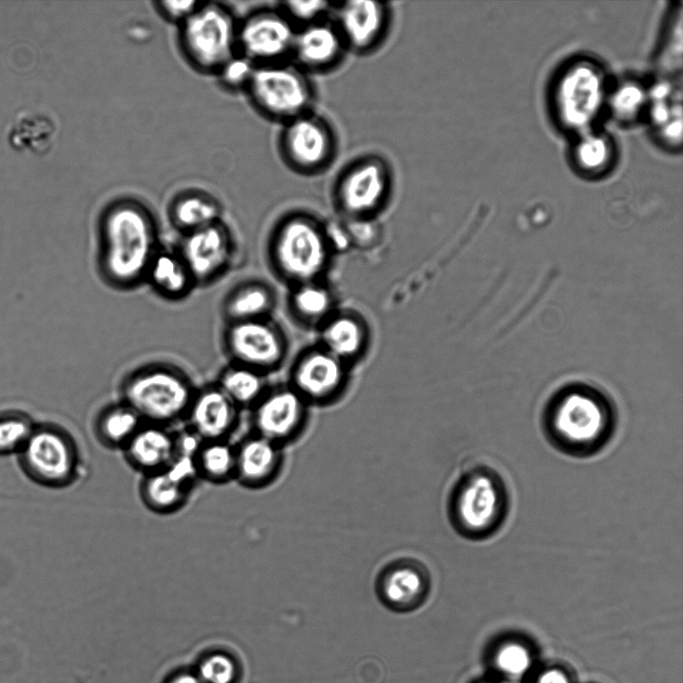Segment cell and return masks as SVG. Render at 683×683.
I'll return each instance as SVG.
<instances>
[{"label": "cell", "mask_w": 683, "mask_h": 683, "mask_svg": "<svg viewBox=\"0 0 683 683\" xmlns=\"http://www.w3.org/2000/svg\"><path fill=\"white\" fill-rule=\"evenodd\" d=\"M197 478L226 484L235 478V445L229 440L199 441L192 452Z\"/></svg>", "instance_id": "28"}, {"label": "cell", "mask_w": 683, "mask_h": 683, "mask_svg": "<svg viewBox=\"0 0 683 683\" xmlns=\"http://www.w3.org/2000/svg\"><path fill=\"white\" fill-rule=\"evenodd\" d=\"M177 252L196 285H206L219 278L231 265L235 241L231 229L221 220L181 234Z\"/></svg>", "instance_id": "13"}, {"label": "cell", "mask_w": 683, "mask_h": 683, "mask_svg": "<svg viewBox=\"0 0 683 683\" xmlns=\"http://www.w3.org/2000/svg\"><path fill=\"white\" fill-rule=\"evenodd\" d=\"M121 450L133 469L148 475L168 468L176 460L180 438L168 426L144 422Z\"/></svg>", "instance_id": "21"}, {"label": "cell", "mask_w": 683, "mask_h": 683, "mask_svg": "<svg viewBox=\"0 0 683 683\" xmlns=\"http://www.w3.org/2000/svg\"><path fill=\"white\" fill-rule=\"evenodd\" d=\"M551 442L578 457L600 450L612 432V418L603 402L589 393H569L551 409L547 421Z\"/></svg>", "instance_id": "5"}, {"label": "cell", "mask_w": 683, "mask_h": 683, "mask_svg": "<svg viewBox=\"0 0 683 683\" xmlns=\"http://www.w3.org/2000/svg\"><path fill=\"white\" fill-rule=\"evenodd\" d=\"M195 447L196 444L183 441L178 457L168 468L142 476L139 494L149 510L171 514L186 504L197 479L192 463Z\"/></svg>", "instance_id": "16"}, {"label": "cell", "mask_w": 683, "mask_h": 683, "mask_svg": "<svg viewBox=\"0 0 683 683\" xmlns=\"http://www.w3.org/2000/svg\"><path fill=\"white\" fill-rule=\"evenodd\" d=\"M431 587L428 570L420 562L402 558L387 564L379 573L376 592L388 609L407 613L418 609Z\"/></svg>", "instance_id": "18"}, {"label": "cell", "mask_w": 683, "mask_h": 683, "mask_svg": "<svg viewBox=\"0 0 683 683\" xmlns=\"http://www.w3.org/2000/svg\"><path fill=\"white\" fill-rule=\"evenodd\" d=\"M238 22L225 4L201 1L178 26L179 50L187 63L200 73L217 75L238 55Z\"/></svg>", "instance_id": "3"}, {"label": "cell", "mask_w": 683, "mask_h": 683, "mask_svg": "<svg viewBox=\"0 0 683 683\" xmlns=\"http://www.w3.org/2000/svg\"><path fill=\"white\" fill-rule=\"evenodd\" d=\"M304 403L294 388L266 392L253 406L254 433L280 446L295 439L304 425Z\"/></svg>", "instance_id": "17"}, {"label": "cell", "mask_w": 683, "mask_h": 683, "mask_svg": "<svg viewBox=\"0 0 683 683\" xmlns=\"http://www.w3.org/2000/svg\"><path fill=\"white\" fill-rule=\"evenodd\" d=\"M295 311L309 321L321 320L328 315L332 306L329 291L316 282L299 284L292 296Z\"/></svg>", "instance_id": "35"}, {"label": "cell", "mask_w": 683, "mask_h": 683, "mask_svg": "<svg viewBox=\"0 0 683 683\" xmlns=\"http://www.w3.org/2000/svg\"><path fill=\"white\" fill-rule=\"evenodd\" d=\"M203 683H243L246 665L241 652L225 642H209L195 649L187 661Z\"/></svg>", "instance_id": "24"}, {"label": "cell", "mask_w": 683, "mask_h": 683, "mask_svg": "<svg viewBox=\"0 0 683 683\" xmlns=\"http://www.w3.org/2000/svg\"><path fill=\"white\" fill-rule=\"evenodd\" d=\"M333 5L334 2L310 0L280 2L277 7L298 29L330 18Z\"/></svg>", "instance_id": "36"}, {"label": "cell", "mask_w": 683, "mask_h": 683, "mask_svg": "<svg viewBox=\"0 0 683 683\" xmlns=\"http://www.w3.org/2000/svg\"><path fill=\"white\" fill-rule=\"evenodd\" d=\"M337 146L334 129L313 110L282 124L278 137L282 160L302 175H315L328 168Z\"/></svg>", "instance_id": "9"}, {"label": "cell", "mask_w": 683, "mask_h": 683, "mask_svg": "<svg viewBox=\"0 0 683 683\" xmlns=\"http://www.w3.org/2000/svg\"><path fill=\"white\" fill-rule=\"evenodd\" d=\"M328 248L326 228L312 216L296 213L277 226L271 257L282 275L302 284L313 282L323 272Z\"/></svg>", "instance_id": "7"}, {"label": "cell", "mask_w": 683, "mask_h": 683, "mask_svg": "<svg viewBox=\"0 0 683 683\" xmlns=\"http://www.w3.org/2000/svg\"><path fill=\"white\" fill-rule=\"evenodd\" d=\"M508 508L505 481L494 468L485 465L465 470L449 495L451 524L460 535L470 539L494 534L503 524Z\"/></svg>", "instance_id": "2"}, {"label": "cell", "mask_w": 683, "mask_h": 683, "mask_svg": "<svg viewBox=\"0 0 683 683\" xmlns=\"http://www.w3.org/2000/svg\"><path fill=\"white\" fill-rule=\"evenodd\" d=\"M159 226L142 201L120 197L108 203L98 219V271L118 290L145 282L148 267L159 250Z\"/></svg>", "instance_id": "1"}, {"label": "cell", "mask_w": 683, "mask_h": 683, "mask_svg": "<svg viewBox=\"0 0 683 683\" xmlns=\"http://www.w3.org/2000/svg\"><path fill=\"white\" fill-rule=\"evenodd\" d=\"M200 3L201 1L196 0H163L155 1L154 6L162 18L179 26L193 14Z\"/></svg>", "instance_id": "41"}, {"label": "cell", "mask_w": 683, "mask_h": 683, "mask_svg": "<svg viewBox=\"0 0 683 683\" xmlns=\"http://www.w3.org/2000/svg\"><path fill=\"white\" fill-rule=\"evenodd\" d=\"M682 36H681V18L678 23H673L668 42L663 53L662 66L668 70H676L681 66V50H682Z\"/></svg>", "instance_id": "42"}, {"label": "cell", "mask_w": 683, "mask_h": 683, "mask_svg": "<svg viewBox=\"0 0 683 683\" xmlns=\"http://www.w3.org/2000/svg\"><path fill=\"white\" fill-rule=\"evenodd\" d=\"M55 127L54 120L46 113L24 111L9 126L8 140L14 148H30L41 153L52 144Z\"/></svg>", "instance_id": "32"}, {"label": "cell", "mask_w": 683, "mask_h": 683, "mask_svg": "<svg viewBox=\"0 0 683 683\" xmlns=\"http://www.w3.org/2000/svg\"><path fill=\"white\" fill-rule=\"evenodd\" d=\"M344 378L343 361L325 349L306 353L294 369V389L305 399L323 401L330 398Z\"/></svg>", "instance_id": "23"}, {"label": "cell", "mask_w": 683, "mask_h": 683, "mask_svg": "<svg viewBox=\"0 0 683 683\" xmlns=\"http://www.w3.org/2000/svg\"><path fill=\"white\" fill-rule=\"evenodd\" d=\"M681 93L676 95L668 83H660L651 93V118L662 136L672 144H679L682 132Z\"/></svg>", "instance_id": "34"}, {"label": "cell", "mask_w": 683, "mask_h": 683, "mask_svg": "<svg viewBox=\"0 0 683 683\" xmlns=\"http://www.w3.org/2000/svg\"><path fill=\"white\" fill-rule=\"evenodd\" d=\"M216 384L239 408L253 407L266 392L263 372L232 362L222 370Z\"/></svg>", "instance_id": "31"}, {"label": "cell", "mask_w": 683, "mask_h": 683, "mask_svg": "<svg viewBox=\"0 0 683 683\" xmlns=\"http://www.w3.org/2000/svg\"><path fill=\"white\" fill-rule=\"evenodd\" d=\"M196 390L190 378L167 364H150L131 372L122 382V401L144 422L168 426L186 416Z\"/></svg>", "instance_id": "4"}, {"label": "cell", "mask_w": 683, "mask_h": 683, "mask_svg": "<svg viewBox=\"0 0 683 683\" xmlns=\"http://www.w3.org/2000/svg\"><path fill=\"white\" fill-rule=\"evenodd\" d=\"M31 434L30 424L24 417L0 418V453L23 448Z\"/></svg>", "instance_id": "38"}, {"label": "cell", "mask_w": 683, "mask_h": 683, "mask_svg": "<svg viewBox=\"0 0 683 683\" xmlns=\"http://www.w3.org/2000/svg\"><path fill=\"white\" fill-rule=\"evenodd\" d=\"M331 20L349 52L369 54L384 40L391 11L385 2L348 0L334 2Z\"/></svg>", "instance_id": "15"}, {"label": "cell", "mask_w": 683, "mask_h": 683, "mask_svg": "<svg viewBox=\"0 0 683 683\" xmlns=\"http://www.w3.org/2000/svg\"><path fill=\"white\" fill-rule=\"evenodd\" d=\"M22 449L25 471L44 485L66 486L79 473L77 445L66 432L58 428L43 427L33 431Z\"/></svg>", "instance_id": "11"}, {"label": "cell", "mask_w": 683, "mask_h": 683, "mask_svg": "<svg viewBox=\"0 0 683 683\" xmlns=\"http://www.w3.org/2000/svg\"><path fill=\"white\" fill-rule=\"evenodd\" d=\"M222 339L232 363L263 373L275 368L285 353L281 332L267 318L226 323Z\"/></svg>", "instance_id": "12"}, {"label": "cell", "mask_w": 683, "mask_h": 683, "mask_svg": "<svg viewBox=\"0 0 683 683\" xmlns=\"http://www.w3.org/2000/svg\"><path fill=\"white\" fill-rule=\"evenodd\" d=\"M611 144L601 135H587L577 146L576 158L580 166L590 172L605 168L611 159Z\"/></svg>", "instance_id": "37"}, {"label": "cell", "mask_w": 683, "mask_h": 683, "mask_svg": "<svg viewBox=\"0 0 683 683\" xmlns=\"http://www.w3.org/2000/svg\"><path fill=\"white\" fill-rule=\"evenodd\" d=\"M347 49L331 18L296 29L290 61L305 73L335 68Z\"/></svg>", "instance_id": "20"}, {"label": "cell", "mask_w": 683, "mask_h": 683, "mask_svg": "<svg viewBox=\"0 0 683 683\" xmlns=\"http://www.w3.org/2000/svg\"><path fill=\"white\" fill-rule=\"evenodd\" d=\"M473 683H517V682L508 681V680H505V679H502V678H499V677H496L493 675L492 677L480 679V680H477Z\"/></svg>", "instance_id": "45"}, {"label": "cell", "mask_w": 683, "mask_h": 683, "mask_svg": "<svg viewBox=\"0 0 683 683\" xmlns=\"http://www.w3.org/2000/svg\"><path fill=\"white\" fill-rule=\"evenodd\" d=\"M168 218L181 234H185L223 220L222 206L210 193L188 189L171 200Z\"/></svg>", "instance_id": "26"}, {"label": "cell", "mask_w": 683, "mask_h": 683, "mask_svg": "<svg viewBox=\"0 0 683 683\" xmlns=\"http://www.w3.org/2000/svg\"><path fill=\"white\" fill-rule=\"evenodd\" d=\"M392 172L380 156H361L345 167L336 179L333 197L348 219L372 218L387 202Z\"/></svg>", "instance_id": "8"}, {"label": "cell", "mask_w": 683, "mask_h": 683, "mask_svg": "<svg viewBox=\"0 0 683 683\" xmlns=\"http://www.w3.org/2000/svg\"><path fill=\"white\" fill-rule=\"evenodd\" d=\"M489 660L494 676L517 683H523L535 668V654L531 646L515 637L497 643Z\"/></svg>", "instance_id": "30"}, {"label": "cell", "mask_w": 683, "mask_h": 683, "mask_svg": "<svg viewBox=\"0 0 683 683\" xmlns=\"http://www.w3.org/2000/svg\"><path fill=\"white\" fill-rule=\"evenodd\" d=\"M240 408L217 386L196 390L188 407V430L200 441L229 440L239 421Z\"/></svg>", "instance_id": "19"}, {"label": "cell", "mask_w": 683, "mask_h": 683, "mask_svg": "<svg viewBox=\"0 0 683 683\" xmlns=\"http://www.w3.org/2000/svg\"><path fill=\"white\" fill-rule=\"evenodd\" d=\"M244 92L259 113L280 124L312 111L316 98L309 74L290 60L255 66Z\"/></svg>", "instance_id": "6"}, {"label": "cell", "mask_w": 683, "mask_h": 683, "mask_svg": "<svg viewBox=\"0 0 683 683\" xmlns=\"http://www.w3.org/2000/svg\"><path fill=\"white\" fill-rule=\"evenodd\" d=\"M145 282L162 298L171 301L184 299L197 286L177 250L166 249H159L153 257Z\"/></svg>", "instance_id": "25"}, {"label": "cell", "mask_w": 683, "mask_h": 683, "mask_svg": "<svg viewBox=\"0 0 683 683\" xmlns=\"http://www.w3.org/2000/svg\"><path fill=\"white\" fill-rule=\"evenodd\" d=\"M234 445V481L249 489H261L278 477L283 465L280 445L254 432Z\"/></svg>", "instance_id": "22"}, {"label": "cell", "mask_w": 683, "mask_h": 683, "mask_svg": "<svg viewBox=\"0 0 683 683\" xmlns=\"http://www.w3.org/2000/svg\"><path fill=\"white\" fill-rule=\"evenodd\" d=\"M143 423L132 407L120 401L100 411L94 422V432L104 446L121 450Z\"/></svg>", "instance_id": "29"}, {"label": "cell", "mask_w": 683, "mask_h": 683, "mask_svg": "<svg viewBox=\"0 0 683 683\" xmlns=\"http://www.w3.org/2000/svg\"><path fill=\"white\" fill-rule=\"evenodd\" d=\"M321 339L323 349L344 361L361 351L365 333L360 321L352 316L340 315L325 324Z\"/></svg>", "instance_id": "33"}, {"label": "cell", "mask_w": 683, "mask_h": 683, "mask_svg": "<svg viewBox=\"0 0 683 683\" xmlns=\"http://www.w3.org/2000/svg\"><path fill=\"white\" fill-rule=\"evenodd\" d=\"M273 307V294L258 281H245L233 287L222 303L226 323L267 318Z\"/></svg>", "instance_id": "27"}, {"label": "cell", "mask_w": 683, "mask_h": 683, "mask_svg": "<svg viewBox=\"0 0 683 683\" xmlns=\"http://www.w3.org/2000/svg\"><path fill=\"white\" fill-rule=\"evenodd\" d=\"M604 97V81L595 66L569 67L557 83L555 106L559 119L573 130H582L595 119Z\"/></svg>", "instance_id": "14"}, {"label": "cell", "mask_w": 683, "mask_h": 683, "mask_svg": "<svg viewBox=\"0 0 683 683\" xmlns=\"http://www.w3.org/2000/svg\"><path fill=\"white\" fill-rule=\"evenodd\" d=\"M531 683H573V680L565 668L551 665L535 674Z\"/></svg>", "instance_id": "44"}, {"label": "cell", "mask_w": 683, "mask_h": 683, "mask_svg": "<svg viewBox=\"0 0 683 683\" xmlns=\"http://www.w3.org/2000/svg\"><path fill=\"white\" fill-rule=\"evenodd\" d=\"M644 102V94L640 87L625 84L619 87L612 96L611 105L614 113L621 118L633 117Z\"/></svg>", "instance_id": "40"}, {"label": "cell", "mask_w": 683, "mask_h": 683, "mask_svg": "<svg viewBox=\"0 0 683 683\" xmlns=\"http://www.w3.org/2000/svg\"><path fill=\"white\" fill-rule=\"evenodd\" d=\"M254 67L252 63L238 54L216 76L227 89L244 91Z\"/></svg>", "instance_id": "39"}, {"label": "cell", "mask_w": 683, "mask_h": 683, "mask_svg": "<svg viewBox=\"0 0 683 683\" xmlns=\"http://www.w3.org/2000/svg\"><path fill=\"white\" fill-rule=\"evenodd\" d=\"M295 34L277 6L254 10L238 22V54L254 66L289 61Z\"/></svg>", "instance_id": "10"}, {"label": "cell", "mask_w": 683, "mask_h": 683, "mask_svg": "<svg viewBox=\"0 0 683 683\" xmlns=\"http://www.w3.org/2000/svg\"><path fill=\"white\" fill-rule=\"evenodd\" d=\"M156 683H203L193 672L189 664L176 663L169 667L158 676Z\"/></svg>", "instance_id": "43"}]
</instances>
